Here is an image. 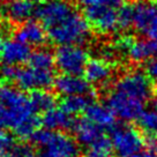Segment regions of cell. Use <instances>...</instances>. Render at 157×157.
<instances>
[{"label": "cell", "instance_id": "obj_5", "mask_svg": "<svg viewBox=\"0 0 157 157\" xmlns=\"http://www.w3.org/2000/svg\"><path fill=\"white\" fill-rule=\"evenodd\" d=\"M111 129V144L118 157H127L141 150L144 146L143 137L139 131L128 125H114Z\"/></svg>", "mask_w": 157, "mask_h": 157}, {"label": "cell", "instance_id": "obj_10", "mask_svg": "<svg viewBox=\"0 0 157 157\" xmlns=\"http://www.w3.org/2000/svg\"><path fill=\"white\" fill-rule=\"evenodd\" d=\"M106 102H108V106L112 110L114 116L119 117L125 121L135 120L144 109L143 103L129 99L125 96L114 93L112 90L108 95Z\"/></svg>", "mask_w": 157, "mask_h": 157}, {"label": "cell", "instance_id": "obj_30", "mask_svg": "<svg viewBox=\"0 0 157 157\" xmlns=\"http://www.w3.org/2000/svg\"><path fill=\"white\" fill-rule=\"evenodd\" d=\"M4 157H35V154L30 147L25 144H20L12 148V150Z\"/></svg>", "mask_w": 157, "mask_h": 157}, {"label": "cell", "instance_id": "obj_6", "mask_svg": "<svg viewBox=\"0 0 157 157\" xmlns=\"http://www.w3.org/2000/svg\"><path fill=\"white\" fill-rule=\"evenodd\" d=\"M87 61L88 53L78 45H60L54 54V65L65 74H82Z\"/></svg>", "mask_w": 157, "mask_h": 157}, {"label": "cell", "instance_id": "obj_36", "mask_svg": "<svg viewBox=\"0 0 157 157\" xmlns=\"http://www.w3.org/2000/svg\"><path fill=\"white\" fill-rule=\"evenodd\" d=\"M42 1H44V0H42Z\"/></svg>", "mask_w": 157, "mask_h": 157}, {"label": "cell", "instance_id": "obj_14", "mask_svg": "<svg viewBox=\"0 0 157 157\" xmlns=\"http://www.w3.org/2000/svg\"><path fill=\"white\" fill-rule=\"evenodd\" d=\"M86 80L89 83L102 86L109 82L112 75V68L109 63L102 59H90L83 69Z\"/></svg>", "mask_w": 157, "mask_h": 157}, {"label": "cell", "instance_id": "obj_33", "mask_svg": "<svg viewBox=\"0 0 157 157\" xmlns=\"http://www.w3.org/2000/svg\"><path fill=\"white\" fill-rule=\"evenodd\" d=\"M127 157H157V148H148L144 150H139Z\"/></svg>", "mask_w": 157, "mask_h": 157}, {"label": "cell", "instance_id": "obj_22", "mask_svg": "<svg viewBox=\"0 0 157 157\" xmlns=\"http://www.w3.org/2000/svg\"><path fill=\"white\" fill-rule=\"evenodd\" d=\"M135 120L146 136L157 137V111L155 109H143L142 112L139 114V117Z\"/></svg>", "mask_w": 157, "mask_h": 157}, {"label": "cell", "instance_id": "obj_24", "mask_svg": "<svg viewBox=\"0 0 157 157\" xmlns=\"http://www.w3.org/2000/svg\"><path fill=\"white\" fill-rule=\"evenodd\" d=\"M28 61H29V66L35 68L53 71L54 56L46 49H39L35 52H31L28 58Z\"/></svg>", "mask_w": 157, "mask_h": 157}, {"label": "cell", "instance_id": "obj_2", "mask_svg": "<svg viewBox=\"0 0 157 157\" xmlns=\"http://www.w3.org/2000/svg\"><path fill=\"white\" fill-rule=\"evenodd\" d=\"M31 141L39 148L37 157H78V147L72 136L57 129H37Z\"/></svg>", "mask_w": 157, "mask_h": 157}, {"label": "cell", "instance_id": "obj_9", "mask_svg": "<svg viewBox=\"0 0 157 157\" xmlns=\"http://www.w3.org/2000/svg\"><path fill=\"white\" fill-rule=\"evenodd\" d=\"M73 10L67 0H44L42 5L35 8V15L46 30L66 19Z\"/></svg>", "mask_w": 157, "mask_h": 157}, {"label": "cell", "instance_id": "obj_13", "mask_svg": "<svg viewBox=\"0 0 157 157\" xmlns=\"http://www.w3.org/2000/svg\"><path fill=\"white\" fill-rule=\"evenodd\" d=\"M30 53V45L25 44L17 39L5 42L2 46L0 59L4 64L7 65H20L28 61Z\"/></svg>", "mask_w": 157, "mask_h": 157}, {"label": "cell", "instance_id": "obj_1", "mask_svg": "<svg viewBox=\"0 0 157 157\" xmlns=\"http://www.w3.org/2000/svg\"><path fill=\"white\" fill-rule=\"evenodd\" d=\"M35 114L29 97L7 83L0 84V129L14 131Z\"/></svg>", "mask_w": 157, "mask_h": 157}, {"label": "cell", "instance_id": "obj_35", "mask_svg": "<svg viewBox=\"0 0 157 157\" xmlns=\"http://www.w3.org/2000/svg\"><path fill=\"white\" fill-rule=\"evenodd\" d=\"M154 7H155L156 10H157V0H155V2H154Z\"/></svg>", "mask_w": 157, "mask_h": 157}, {"label": "cell", "instance_id": "obj_7", "mask_svg": "<svg viewBox=\"0 0 157 157\" xmlns=\"http://www.w3.org/2000/svg\"><path fill=\"white\" fill-rule=\"evenodd\" d=\"M53 71L39 69L35 67H16L13 82L23 90H35V89H46L53 84Z\"/></svg>", "mask_w": 157, "mask_h": 157}, {"label": "cell", "instance_id": "obj_23", "mask_svg": "<svg viewBox=\"0 0 157 157\" xmlns=\"http://www.w3.org/2000/svg\"><path fill=\"white\" fill-rule=\"evenodd\" d=\"M128 57L134 63H142L151 58V52L149 48V42L144 39L140 40H131L127 46Z\"/></svg>", "mask_w": 157, "mask_h": 157}, {"label": "cell", "instance_id": "obj_3", "mask_svg": "<svg viewBox=\"0 0 157 157\" xmlns=\"http://www.w3.org/2000/svg\"><path fill=\"white\" fill-rule=\"evenodd\" d=\"M48 38L56 45H80L90 37V25L83 15L73 10L56 25L45 30Z\"/></svg>", "mask_w": 157, "mask_h": 157}, {"label": "cell", "instance_id": "obj_19", "mask_svg": "<svg viewBox=\"0 0 157 157\" xmlns=\"http://www.w3.org/2000/svg\"><path fill=\"white\" fill-rule=\"evenodd\" d=\"M157 14L154 5L148 4L146 1H136L133 4V21L132 25L134 29L142 34L143 30L147 28L152 17Z\"/></svg>", "mask_w": 157, "mask_h": 157}, {"label": "cell", "instance_id": "obj_27", "mask_svg": "<svg viewBox=\"0 0 157 157\" xmlns=\"http://www.w3.org/2000/svg\"><path fill=\"white\" fill-rule=\"evenodd\" d=\"M117 10V23L118 28L121 30L128 29L132 25L133 21V5L131 4H123L118 7Z\"/></svg>", "mask_w": 157, "mask_h": 157}, {"label": "cell", "instance_id": "obj_34", "mask_svg": "<svg viewBox=\"0 0 157 157\" xmlns=\"http://www.w3.org/2000/svg\"><path fill=\"white\" fill-rule=\"evenodd\" d=\"M5 39L2 38V36L0 35V53H1V50H2V46H4V44H5Z\"/></svg>", "mask_w": 157, "mask_h": 157}, {"label": "cell", "instance_id": "obj_26", "mask_svg": "<svg viewBox=\"0 0 157 157\" xmlns=\"http://www.w3.org/2000/svg\"><path fill=\"white\" fill-rule=\"evenodd\" d=\"M40 119H39L36 114H33L31 117H29L28 119H25L23 123H21L15 128L13 132L15 133L16 136H19L20 139L22 140H25V139H30L31 135L34 134L38 127L40 126Z\"/></svg>", "mask_w": 157, "mask_h": 157}, {"label": "cell", "instance_id": "obj_15", "mask_svg": "<svg viewBox=\"0 0 157 157\" xmlns=\"http://www.w3.org/2000/svg\"><path fill=\"white\" fill-rule=\"evenodd\" d=\"M83 112L86 113L87 119L93 121L95 125H97L102 129L112 128L116 125V116L108 105L91 102Z\"/></svg>", "mask_w": 157, "mask_h": 157}, {"label": "cell", "instance_id": "obj_29", "mask_svg": "<svg viewBox=\"0 0 157 157\" xmlns=\"http://www.w3.org/2000/svg\"><path fill=\"white\" fill-rule=\"evenodd\" d=\"M13 147H14L13 137L4 132L2 129H0V157H4L6 154H8Z\"/></svg>", "mask_w": 157, "mask_h": 157}, {"label": "cell", "instance_id": "obj_16", "mask_svg": "<svg viewBox=\"0 0 157 157\" xmlns=\"http://www.w3.org/2000/svg\"><path fill=\"white\" fill-rule=\"evenodd\" d=\"M75 121L76 120L73 118V114L66 112L61 108L50 109L49 111L44 112V117L40 120V123L49 129H63V131L73 129Z\"/></svg>", "mask_w": 157, "mask_h": 157}, {"label": "cell", "instance_id": "obj_18", "mask_svg": "<svg viewBox=\"0 0 157 157\" xmlns=\"http://www.w3.org/2000/svg\"><path fill=\"white\" fill-rule=\"evenodd\" d=\"M73 131L75 133L78 142H80L83 146H87V147L90 146L94 141H96L98 137L103 134V129L98 127L97 125H95L93 121H90L87 118L76 120Z\"/></svg>", "mask_w": 157, "mask_h": 157}, {"label": "cell", "instance_id": "obj_11", "mask_svg": "<svg viewBox=\"0 0 157 157\" xmlns=\"http://www.w3.org/2000/svg\"><path fill=\"white\" fill-rule=\"evenodd\" d=\"M53 84L56 90L64 96L93 93L89 82L80 75L64 73L54 78Z\"/></svg>", "mask_w": 157, "mask_h": 157}, {"label": "cell", "instance_id": "obj_28", "mask_svg": "<svg viewBox=\"0 0 157 157\" xmlns=\"http://www.w3.org/2000/svg\"><path fill=\"white\" fill-rule=\"evenodd\" d=\"M125 0H78L81 7L88 6H104V7H112L118 8L124 4Z\"/></svg>", "mask_w": 157, "mask_h": 157}, {"label": "cell", "instance_id": "obj_21", "mask_svg": "<svg viewBox=\"0 0 157 157\" xmlns=\"http://www.w3.org/2000/svg\"><path fill=\"white\" fill-rule=\"evenodd\" d=\"M94 94H82V95H69L61 101L60 108L71 114L83 112L86 108L93 102Z\"/></svg>", "mask_w": 157, "mask_h": 157}, {"label": "cell", "instance_id": "obj_17", "mask_svg": "<svg viewBox=\"0 0 157 157\" xmlns=\"http://www.w3.org/2000/svg\"><path fill=\"white\" fill-rule=\"evenodd\" d=\"M4 12L10 21L23 23L35 14V5L31 0H10Z\"/></svg>", "mask_w": 157, "mask_h": 157}, {"label": "cell", "instance_id": "obj_8", "mask_svg": "<svg viewBox=\"0 0 157 157\" xmlns=\"http://www.w3.org/2000/svg\"><path fill=\"white\" fill-rule=\"evenodd\" d=\"M84 19L99 34H112L118 29L117 8L104 6L82 7Z\"/></svg>", "mask_w": 157, "mask_h": 157}, {"label": "cell", "instance_id": "obj_4", "mask_svg": "<svg viewBox=\"0 0 157 157\" xmlns=\"http://www.w3.org/2000/svg\"><path fill=\"white\" fill-rule=\"evenodd\" d=\"M112 91L121 96L146 103L152 95V86L150 78L140 71H133L126 73L114 83Z\"/></svg>", "mask_w": 157, "mask_h": 157}, {"label": "cell", "instance_id": "obj_20", "mask_svg": "<svg viewBox=\"0 0 157 157\" xmlns=\"http://www.w3.org/2000/svg\"><path fill=\"white\" fill-rule=\"evenodd\" d=\"M30 104L33 110L36 112H46L50 109L56 106L57 98L52 93L46 91L45 89H35L29 96Z\"/></svg>", "mask_w": 157, "mask_h": 157}, {"label": "cell", "instance_id": "obj_32", "mask_svg": "<svg viewBox=\"0 0 157 157\" xmlns=\"http://www.w3.org/2000/svg\"><path fill=\"white\" fill-rule=\"evenodd\" d=\"M146 72L148 78L157 82V57H154V59L148 61L146 65Z\"/></svg>", "mask_w": 157, "mask_h": 157}, {"label": "cell", "instance_id": "obj_25", "mask_svg": "<svg viewBox=\"0 0 157 157\" xmlns=\"http://www.w3.org/2000/svg\"><path fill=\"white\" fill-rule=\"evenodd\" d=\"M112 150L111 140L105 134H102L96 141H94L84 154V157H109Z\"/></svg>", "mask_w": 157, "mask_h": 157}, {"label": "cell", "instance_id": "obj_31", "mask_svg": "<svg viewBox=\"0 0 157 157\" xmlns=\"http://www.w3.org/2000/svg\"><path fill=\"white\" fill-rule=\"evenodd\" d=\"M148 39L150 40H156L157 42V14L152 17V20L149 22L147 28L143 30L142 33Z\"/></svg>", "mask_w": 157, "mask_h": 157}, {"label": "cell", "instance_id": "obj_12", "mask_svg": "<svg viewBox=\"0 0 157 157\" xmlns=\"http://www.w3.org/2000/svg\"><path fill=\"white\" fill-rule=\"evenodd\" d=\"M48 38L44 27L36 21H25L15 33V39L28 45L39 46Z\"/></svg>", "mask_w": 157, "mask_h": 157}]
</instances>
